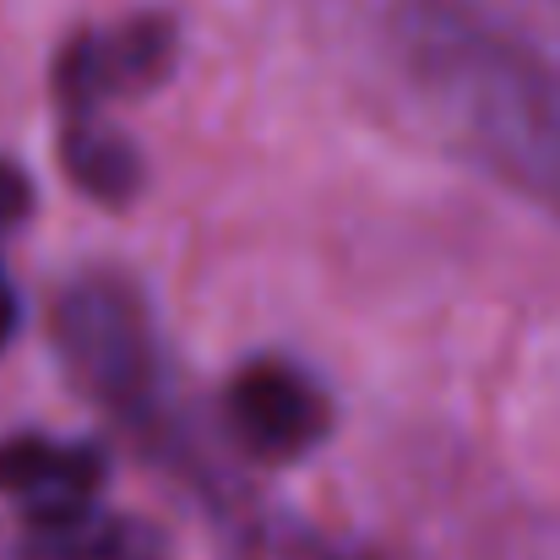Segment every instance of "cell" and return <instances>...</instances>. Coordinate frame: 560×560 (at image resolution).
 I'll list each match as a JSON object with an SVG mask.
<instances>
[{"label": "cell", "instance_id": "cell-6", "mask_svg": "<svg viewBox=\"0 0 560 560\" xmlns=\"http://www.w3.org/2000/svg\"><path fill=\"white\" fill-rule=\"evenodd\" d=\"M0 560H170V539L142 517L88 506L71 517L22 523V534L0 550Z\"/></svg>", "mask_w": 560, "mask_h": 560}, {"label": "cell", "instance_id": "cell-5", "mask_svg": "<svg viewBox=\"0 0 560 560\" xmlns=\"http://www.w3.org/2000/svg\"><path fill=\"white\" fill-rule=\"evenodd\" d=\"M104 490V452L88 441H55L38 430L0 441V495L22 512V523H49L88 512Z\"/></svg>", "mask_w": 560, "mask_h": 560}, {"label": "cell", "instance_id": "cell-7", "mask_svg": "<svg viewBox=\"0 0 560 560\" xmlns=\"http://www.w3.org/2000/svg\"><path fill=\"white\" fill-rule=\"evenodd\" d=\"M60 164L71 186L104 207H120L142 190V153L137 142L104 120V109H77L60 126Z\"/></svg>", "mask_w": 560, "mask_h": 560}, {"label": "cell", "instance_id": "cell-8", "mask_svg": "<svg viewBox=\"0 0 560 560\" xmlns=\"http://www.w3.org/2000/svg\"><path fill=\"white\" fill-rule=\"evenodd\" d=\"M27 212H33V180H27V170L11 164V159H0V234H11Z\"/></svg>", "mask_w": 560, "mask_h": 560}, {"label": "cell", "instance_id": "cell-9", "mask_svg": "<svg viewBox=\"0 0 560 560\" xmlns=\"http://www.w3.org/2000/svg\"><path fill=\"white\" fill-rule=\"evenodd\" d=\"M11 332H16V294H11V278H5V267H0V349L11 343Z\"/></svg>", "mask_w": 560, "mask_h": 560}, {"label": "cell", "instance_id": "cell-4", "mask_svg": "<svg viewBox=\"0 0 560 560\" xmlns=\"http://www.w3.org/2000/svg\"><path fill=\"white\" fill-rule=\"evenodd\" d=\"M223 413H229V435L240 441V452L261 463H294L311 446H322L332 430L327 392L289 360H250L229 381Z\"/></svg>", "mask_w": 560, "mask_h": 560}, {"label": "cell", "instance_id": "cell-1", "mask_svg": "<svg viewBox=\"0 0 560 560\" xmlns=\"http://www.w3.org/2000/svg\"><path fill=\"white\" fill-rule=\"evenodd\" d=\"M408 66L457 137L517 190L560 212V66L457 5L408 16Z\"/></svg>", "mask_w": 560, "mask_h": 560}, {"label": "cell", "instance_id": "cell-2", "mask_svg": "<svg viewBox=\"0 0 560 560\" xmlns=\"http://www.w3.org/2000/svg\"><path fill=\"white\" fill-rule=\"evenodd\" d=\"M55 349L71 381L137 435H159L170 419V371L153 311L120 272H82L55 300Z\"/></svg>", "mask_w": 560, "mask_h": 560}, {"label": "cell", "instance_id": "cell-3", "mask_svg": "<svg viewBox=\"0 0 560 560\" xmlns=\"http://www.w3.org/2000/svg\"><path fill=\"white\" fill-rule=\"evenodd\" d=\"M180 49V27L164 11H137L115 27H88L77 33L60 60H55V93L60 109H104L115 98H137L148 88H159L175 66Z\"/></svg>", "mask_w": 560, "mask_h": 560}]
</instances>
